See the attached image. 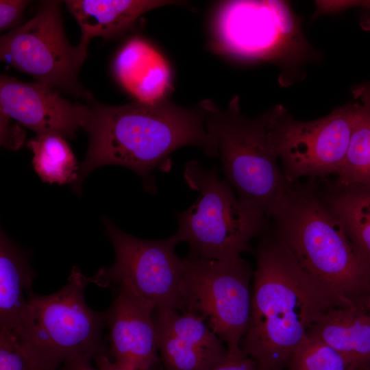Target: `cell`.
<instances>
[{
	"mask_svg": "<svg viewBox=\"0 0 370 370\" xmlns=\"http://www.w3.org/2000/svg\"><path fill=\"white\" fill-rule=\"evenodd\" d=\"M90 108L85 130L89 145L73 185L79 193L84 179L95 169L119 165L139 175L145 190L156 192L155 170L171 168V154L185 146L201 149L209 157L219 156L217 141L206 127L205 113L177 105L164 97L153 103L140 101L107 106L87 99Z\"/></svg>",
	"mask_w": 370,
	"mask_h": 370,
	"instance_id": "1",
	"label": "cell"
},
{
	"mask_svg": "<svg viewBox=\"0 0 370 370\" xmlns=\"http://www.w3.org/2000/svg\"><path fill=\"white\" fill-rule=\"evenodd\" d=\"M251 315L243 352L262 370H281L312 325L335 306L316 286L287 246L267 225L260 234Z\"/></svg>",
	"mask_w": 370,
	"mask_h": 370,
	"instance_id": "2",
	"label": "cell"
},
{
	"mask_svg": "<svg viewBox=\"0 0 370 370\" xmlns=\"http://www.w3.org/2000/svg\"><path fill=\"white\" fill-rule=\"evenodd\" d=\"M182 262L185 312L203 318L229 354H241L251 315L249 264L241 256L212 260L193 253Z\"/></svg>",
	"mask_w": 370,
	"mask_h": 370,
	"instance_id": "8",
	"label": "cell"
},
{
	"mask_svg": "<svg viewBox=\"0 0 370 370\" xmlns=\"http://www.w3.org/2000/svg\"><path fill=\"white\" fill-rule=\"evenodd\" d=\"M81 29V38H112L126 31L141 15L160 7L180 4L162 0H67L64 1Z\"/></svg>",
	"mask_w": 370,
	"mask_h": 370,
	"instance_id": "15",
	"label": "cell"
},
{
	"mask_svg": "<svg viewBox=\"0 0 370 370\" xmlns=\"http://www.w3.org/2000/svg\"><path fill=\"white\" fill-rule=\"evenodd\" d=\"M90 40L73 46L64 34L58 1H45L36 14L0 38L1 60L36 82L87 99L78 75Z\"/></svg>",
	"mask_w": 370,
	"mask_h": 370,
	"instance_id": "10",
	"label": "cell"
},
{
	"mask_svg": "<svg viewBox=\"0 0 370 370\" xmlns=\"http://www.w3.org/2000/svg\"><path fill=\"white\" fill-rule=\"evenodd\" d=\"M321 197L370 267V186L335 182Z\"/></svg>",
	"mask_w": 370,
	"mask_h": 370,
	"instance_id": "18",
	"label": "cell"
},
{
	"mask_svg": "<svg viewBox=\"0 0 370 370\" xmlns=\"http://www.w3.org/2000/svg\"><path fill=\"white\" fill-rule=\"evenodd\" d=\"M0 370H40L16 336L0 330Z\"/></svg>",
	"mask_w": 370,
	"mask_h": 370,
	"instance_id": "23",
	"label": "cell"
},
{
	"mask_svg": "<svg viewBox=\"0 0 370 370\" xmlns=\"http://www.w3.org/2000/svg\"><path fill=\"white\" fill-rule=\"evenodd\" d=\"M210 370H260V368L251 358L242 352L235 355L228 353L221 362Z\"/></svg>",
	"mask_w": 370,
	"mask_h": 370,
	"instance_id": "27",
	"label": "cell"
},
{
	"mask_svg": "<svg viewBox=\"0 0 370 370\" xmlns=\"http://www.w3.org/2000/svg\"><path fill=\"white\" fill-rule=\"evenodd\" d=\"M0 111L37 134H56L73 139L77 131L85 130L90 108L89 104L67 101L42 83L24 82L1 75Z\"/></svg>",
	"mask_w": 370,
	"mask_h": 370,
	"instance_id": "12",
	"label": "cell"
},
{
	"mask_svg": "<svg viewBox=\"0 0 370 370\" xmlns=\"http://www.w3.org/2000/svg\"><path fill=\"white\" fill-rule=\"evenodd\" d=\"M106 311L109 353L113 361L132 370H154L160 361L155 310L121 284Z\"/></svg>",
	"mask_w": 370,
	"mask_h": 370,
	"instance_id": "13",
	"label": "cell"
},
{
	"mask_svg": "<svg viewBox=\"0 0 370 370\" xmlns=\"http://www.w3.org/2000/svg\"><path fill=\"white\" fill-rule=\"evenodd\" d=\"M10 117L0 111L1 145L12 150H17L23 146L25 132L18 125L12 124Z\"/></svg>",
	"mask_w": 370,
	"mask_h": 370,
	"instance_id": "25",
	"label": "cell"
},
{
	"mask_svg": "<svg viewBox=\"0 0 370 370\" xmlns=\"http://www.w3.org/2000/svg\"><path fill=\"white\" fill-rule=\"evenodd\" d=\"M361 305L365 308L370 316V289L365 296Z\"/></svg>",
	"mask_w": 370,
	"mask_h": 370,
	"instance_id": "30",
	"label": "cell"
},
{
	"mask_svg": "<svg viewBox=\"0 0 370 370\" xmlns=\"http://www.w3.org/2000/svg\"><path fill=\"white\" fill-rule=\"evenodd\" d=\"M98 370H132L111 360L107 355H99L93 359Z\"/></svg>",
	"mask_w": 370,
	"mask_h": 370,
	"instance_id": "29",
	"label": "cell"
},
{
	"mask_svg": "<svg viewBox=\"0 0 370 370\" xmlns=\"http://www.w3.org/2000/svg\"><path fill=\"white\" fill-rule=\"evenodd\" d=\"M291 370H348L341 356L317 338L308 336L294 352Z\"/></svg>",
	"mask_w": 370,
	"mask_h": 370,
	"instance_id": "22",
	"label": "cell"
},
{
	"mask_svg": "<svg viewBox=\"0 0 370 370\" xmlns=\"http://www.w3.org/2000/svg\"><path fill=\"white\" fill-rule=\"evenodd\" d=\"M89 280L73 267L67 283L58 291L40 295L32 291L18 330L13 332L40 370H58L78 356L91 359L107 355L103 338L106 312L90 308L84 298Z\"/></svg>",
	"mask_w": 370,
	"mask_h": 370,
	"instance_id": "5",
	"label": "cell"
},
{
	"mask_svg": "<svg viewBox=\"0 0 370 370\" xmlns=\"http://www.w3.org/2000/svg\"><path fill=\"white\" fill-rule=\"evenodd\" d=\"M156 330L159 356L164 370H210L227 356L193 341Z\"/></svg>",
	"mask_w": 370,
	"mask_h": 370,
	"instance_id": "21",
	"label": "cell"
},
{
	"mask_svg": "<svg viewBox=\"0 0 370 370\" xmlns=\"http://www.w3.org/2000/svg\"></svg>",
	"mask_w": 370,
	"mask_h": 370,
	"instance_id": "33",
	"label": "cell"
},
{
	"mask_svg": "<svg viewBox=\"0 0 370 370\" xmlns=\"http://www.w3.org/2000/svg\"><path fill=\"white\" fill-rule=\"evenodd\" d=\"M107 236L115 252L114 263L101 268L89 282L101 287L121 284L149 304L155 311L185 312L183 262L175 253V234L162 240H145L127 234L108 218Z\"/></svg>",
	"mask_w": 370,
	"mask_h": 370,
	"instance_id": "9",
	"label": "cell"
},
{
	"mask_svg": "<svg viewBox=\"0 0 370 370\" xmlns=\"http://www.w3.org/2000/svg\"><path fill=\"white\" fill-rule=\"evenodd\" d=\"M308 336L331 347L348 367H369L370 316L362 305L328 308L310 328Z\"/></svg>",
	"mask_w": 370,
	"mask_h": 370,
	"instance_id": "14",
	"label": "cell"
},
{
	"mask_svg": "<svg viewBox=\"0 0 370 370\" xmlns=\"http://www.w3.org/2000/svg\"><path fill=\"white\" fill-rule=\"evenodd\" d=\"M114 72L137 101L153 103L164 98L169 86V68L162 57L144 40H130L119 52Z\"/></svg>",
	"mask_w": 370,
	"mask_h": 370,
	"instance_id": "16",
	"label": "cell"
},
{
	"mask_svg": "<svg viewBox=\"0 0 370 370\" xmlns=\"http://www.w3.org/2000/svg\"><path fill=\"white\" fill-rule=\"evenodd\" d=\"M199 105L205 113L207 130L217 141L227 182L241 200L273 219L295 184L288 181L278 164L275 129L284 107L278 104L249 118L241 113L238 96L226 109L209 99Z\"/></svg>",
	"mask_w": 370,
	"mask_h": 370,
	"instance_id": "4",
	"label": "cell"
},
{
	"mask_svg": "<svg viewBox=\"0 0 370 370\" xmlns=\"http://www.w3.org/2000/svg\"><path fill=\"white\" fill-rule=\"evenodd\" d=\"M27 146L34 154L32 164L42 180L60 185L75 183L79 166L64 137L56 134H37Z\"/></svg>",
	"mask_w": 370,
	"mask_h": 370,
	"instance_id": "20",
	"label": "cell"
},
{
	"mask_svg": "<svg viewBox=\"0 0 370 370\" xmlns=\"http://www.w3.org/2000/svg\"><path fill=\"white\" fill-rule=\"evenodd\" d=\"M31 2L26 0L0 1V30L14 29Z\"/></svg>",
	"mask_w": 370,
	"mask_h": 370,
	"instance_id": "24",
	"label": "cell"
},
{
	"mask_svg": "<svg viewBox=\"0 0 370 370\" xmlns=\"http://www.w3.org/2000/svg\"><path fill=\"white\" fill-rule=\"evenodd\" d=\"M358 367L356 366H349L348 370H358Z\"/></svg>",
	"mask_w": 370,
	"mask_h": 370,
	"instance_id": "32",
	"label": "cell"
},
{
	"mask_svg": "<svg viewBox=\"0 0 370 370\" xmlns=\"http://www.w3.org/2000/svg\"><path fill=\"white\" fill-rule=\"evenodd\" d=\"M215 31L218 42L228 53L277 64L284 85L292 83L304 64L318 58L287 1L224 2L216 16Z\"/></svg>",
	"mask_w": 370,
	"mask_h": 370,
	"instance_id": "7",
	"label": "cell"
},
{
	"mask_svg": "<svg viewBox=\"0 0 370 370\" xmlns=\"http://www.w3.org/2000/svg\"><path fill=\"white\" fill-rule=\"evenodd\" d=\"M273 220L277 236L335 306L361 304L370 289V267L313 188L294 184Z\"/></svg>",
	"mask_w": 370,
	"mask_h": 370,
	"instance_id": "3",
	"label": "cell"
},
{
	"mask_svg": "<svg viewBox=\"0 0 370 370\" xmlns=\"http://www.w3.org/2000/svg\"><path fill=\"white\" fill-rule=\"evenodd\" d=\"M354 109V103H348L310 121L296 120L283 110L275 138L282 169L289 182L338 173L348 149Z\"/></svg>",
	"mask_w": 370,
	"mask_h": 370,
	"instance_id": "11",
	"label": "cell"
},
{
	"mask_svg": "<svg viewBox=\"0 0 370 370\" xmlns=\"http://www.w3.org/2000/svg\"><path fill=\"white\" fill-rule=\"evenodd\" d=\"M186 184L199 191L194 203L176 213L175 234L190 246V253L201 258L229 260L241 256L251 241L267 225L268 218L260 210L241 200L215 168L204 167L198 160L185 164Z\"/></svg>",
	"mask_w": 370,
	"mask_h": 370,
	"instance_id": "6",
	"label": "cell"
},
{
	"mask_svg": "<svg viewBox=\"0 0 370 370\" xmlns=\"http://www.w3.org/2000/svg\"><path fill=\"white\" fill-rule=\"evenodd\" d=\"M352 92L359 101L354 103L349 144L336 183L370 186V92L362 85Z\"/></svg>",
	"mask_w": 370,
	"mask_h": 370,
	"instance_id": "19",
	"label": "cell"
},
{
	"mask_svg": "<svg viewBox=\"0 0 370 370\" xmlns=\"http://www.w3.org/2000/svg\"><path fill=\"white\" fill-rule=\"evenodd\" d=\"M91 360L86 356H75L64 361L59 370H95L90 364Z\"/></svg>",
	"mask_w": 370,
	"mask_h": 370,
	"instance_id": "28",
	"label": "cell"
},
{
	"mask_svg": "<svg viewBox=\"0 0 370 370\" xmlns=\"http://www.w3.org/2000/svg\"><path fill=\"white\" fill-rule=\"evenodd\" d=\"M313 18L337 13L353 7L370 10V0L317 1Z\"/></svg>",
	"mask_w": 370,
	"mask_h": 370,
	"instance_id": "26",
	"label": "cell"
},
{
	"mask_svg": "<svg viewBox=\"0 0 370 370\" xmlns=\"http://www.w3.org/2000/svg\"><path fill=\"white\" fill-rule=\"evenodd\" d=\"M361 85L370 92V82Z\"/></svg>",
	"mask_w": 370,
	"mask_h": 370,
	"instance_id": "31",
	"label": "cell"
},
{
	"mask_svg": "<svg viewBox=\"0 0 370 370\" xmlns=\"http://www.w3.org/2000/svg\"><path fill=\"white\" fill-rule=\"evenodd\" d=\"M35 273L25 253L6 234L0 236V330L15 332Z\"/></svg>",
	"mask_w": 370,
	"mask_h": 370,
	"instance_id": "17",
	"label": "cell"
}]
</instances>
